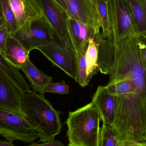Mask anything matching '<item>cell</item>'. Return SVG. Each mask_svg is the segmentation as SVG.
I'll use <instances>...</instances> for the list:
<instances>
[{
	"label": "cell",
	"mask_w": 146,
	"mask_h": 146,
	"mask_svg": "<svg viewBox=\"0 0 146 146\" xmlns=\"http://www.w3.org/2000/svg\"><path fill=\"white\" fill-rule=\"evenodd\" d=\"M20 69L25 75L33 92L44 95V88L48 84L52 82L53 78L40 71L32 62L29 58Z\"/></svg>",
	"instance_id": "14"
},
{
	"label": "cell",
	"mask_w": 146,
	"mask_h": 146,
	"mask_svg": "<svg viewBox=\"0 0 146 146\" xmlns=\"http://www.w3.org/2000/svg\"><path fill=\"white\" fill-rule=\"evenodd\" d=\"M122 146H146V142L126 141L121 143Z\"/></svg>",
	"instance_id": "27"
},
{
	"label": "cell",
	"mask_w": 146,
	"mask_h": 146,
	"mask_svg": "<svg viewBox=\"0 0 146 146\" xmlns=\"http://www.w3.org/2000/svg\"><path fill=\"white\" fill-rule=\"evenodd\" d=\"M55 1L58 3V4H59L68 13L67 7L66 4L65 0H55Z\"/></svg>",
	"instance_id": "28"
},
{
	"label": "cell",
	"mask_w": 146,
	"mask_h": 146,
	"mask_svg": "<svg viewBox=\"0 0 146 146\" xmlns=\"http://www.w3.org/2000/svg\"><path fill=\"white\" fill-rule=\"evenodd\" d=\"M27 146H64V145L61 141L54 140L50 142H43L42 144L33 142Z\"/></svg>",
	"instance_id": "26"
},
{
	"label": "cell",
	"mask_w": 146,
	"mask_h": 146,
	"mask_svg": "<svg viewBox=\"0 0 146 146\" xmlns=\"http://www.w3.org/2000/svg\"><path fill=\"white\" fill-rule=\"evenodd\" d=\"M0 74L12 82L22 95L31 90L24 76L20 72L19 69L9 62L1 51Z\"/></svg>",
	"instance_id": "15"
},
{
	"label": "cell",
	"mask_w": 146,
	"mask_h": 146,
	"mask_svg": "<svg viewBox=\"0 0 146 146\" xmlns=\"http://www.w3.org/2000/svg\"><path fill=\"white\" fill-rule=\"evenodd\" d=\"M7 24H6L5 19H4L3 17H1L0 18V28L5 26Z\"/></svg>",
	"instance_id": "30"
},
{
	"label": "cell",
	"mask_w": 146,
	"mask_h": 146,
	"mask_svg": "<svg viewBox=\"0 0 146 146\" xmlns=\"http://www.w3.org/2000/svg\"><path fill=\"white\" fill-rule=\"evenodd\" d=\"M20 26L26 22L43 15L37 0H9Z\"/></svg>",
	"instance_id": "13"
},
{
	"label": "cell",
	"mask_w": 146,
	"mask_h": 146,
	"mask_svg": "<svg viewBox=\"0 0 146 146\" xmlns=\"http://www.w3.org/2000/svg\"><path fill=\"white\" fill-rule=\"evenodd\" d=\"M10 34L7 25L0 28V51L3 54L8 38Z\"/></svg>",
	"instance_id": "24"
},
{
	"label": "cell",
	"mask_w": 146,
	"mask_h": 146,
	"mask_svg": "<svg viewBox=\"0 0 146 146\" xmlns=\"http://www.w3.org/2000/svg\"><path fill=\"white\" fill-rule=\"evenodd\" d=\"M11 35L27 52L54 42V33L44 15L26 22Z\"/></svg>",
	"instance_id": "5"
},
{
	"label": "cell",
	"mask_w": 146,
	"mask_h": 146,
	"mask_svg": "<svg viewBox=\"0 0 146 146\" xmlns=\"http://www.w3.org/2000/svg\"><path fill=\"white\" fill-rule=\"evenodd\" d=\"M127 1L130 7L140 36H146V0Z\"/></svg>",
	"instance_id": "17"
},
{
	"label": "cell",
	"mask_w": 146,
	"mask_h": 146,
	"mask_svg": "<svg viewBox=\"0 0 146 146\" xmlns=\"http://www.w3.org/2000/svg\"><path fill=\"white\" fill-rule=\"evenodd\" d=\"M68 31L76 56L82 53L88 45V40L93 38L97 42L103 38L101 33L79 21L68 17Z\"/></svg>",
	"instance_id": "10"
},
{
	"label": "cell",
	"mask_w": 146,
	"mask_h": 146,
	"mask_svg": "<svg viewBox=\"0 0 146 146\" xmlns=\"http://www.w3.org/2000/svg\"><path fill=\"white\" fill-rule=\"evenodd\" d=\"M99 54V43L95 39L90 38L86 52L87 74L90 82L92 78L99 72L98 64Z\"/></svg>",
	"instance_id": "18"
},
{
	"label": "cell",
	"mask_w": 146,
	"mask_h": 146,
	"mask_svg": "<svg viewBox=\"0 0 146 146\" xmlns=\"http://www.w3.org/2000/svg\"><path fill=\"white\" fill-rule=\"evenodd\" d=\"M3 15L6 22V25L10 33L18 30L20 27L9 0H0Z\"/></svg>",
	"instance_id": "20"
},
{
	"label": "cell",
	"mask_w": 146,
	"mask_h": 146,
	"mask_svg": "<svg viewBox=\"0 0 146 146\" xmlns=\"http://www.w3.org/2000/svg\"><path fill=\"white\" fill-rule=\"evenodd\" d=\"M139 37L111 42L101 65V74L110 76L106 87L115 96L112 127L121 143L146 142V63Z\"/></svg>",
	"instance_id": "1"
},
{
	"label": "cell",
	"mask_w": 146,
	"mask_h": 146,
	"mask_svg": "<svg viewBox=\"0 0 146 146\" xmlns=\"http://www.w3.org/2000/svg\"><path fill=\"white\" fill-rule=\"evenodd\" d=\"M100 146H122L117 133L112 126L102 125Z\"/></svg>",
	"instance_id": "21"
},
{
	"label": "cell",
	"mask_w": 146,
	"mask_h": 146,
	"mask_svg": "<svg viewBox=\"0 0 146 146\" xmlns=\"http://www.w3.org/2000/svg\"><path fill=\"white\" fill-rule=\"evenodd\" d=\"M110 36L113 42L131 37L139 36L130 7L127 0H107Z\"/></svg>",
	"instance_id": "4"
},
{
	"label": "cell",
	"mask_w": 146,
	"mask_h": 146,
	"mask_svg": "<svg viewBox=\"0 0 146 146\" xmlns=\"http://www.w3.org/2000/svg\"><path fill=\"white\" fill-rule=\"evenodd\" d=\"M138 44L141 54L146 63V36H140Z\"/></svg>",
	"instance_id": "25"
},
{
	"label": "cell",
	"mask_w": 146,
	"mask_h": 146,
	"mask_svg": "<svg viewBox=\"0 0 146 146\" xmlns=\"http://www.w3.org/2000/svg\"><path fill=\"white\" fill-rule=\"evenodd\" d=\"M3 54L9 62L19 69L29 58V53L11 34L8 38Z\"/></svg>",
	"instance_id": "16"
},
{
	"label": "cell",
	"mask_w": 146,
	"mask_h": 146,
	"mask_svg": "<svg viewBox=\"0 0 146 146\" xmlns=\"http://www.w3.org/2000/svg\"><path fill=\"white\" fill-rule=\"evenodd\" d=\"M0 146H15L12 141H0Z\"/></svg>",
	"instance_id": "29"
},
{
	"label": "cell",
	"mask_w": 146,
	"mask_h": 146,
	"mask_svg": "<svg viewBox=\"0 0 146 146\" xmlns=\"http://www.w3.org/2000/svg\"><path fill=\"white\" fill-rule=\"evenodd\" d=\"M92 103L98 110L103 125L113 126L115 118V96L106 86H99L92 98Z\"/></svg>",
	"instance_id": "11"
},
{
	"label": "cell",
	"mask_w": 146,
	"mask_h": 146,
	"mask_svg": "<svg viewBox=\"0 0 146 146\" xmlns=\"http://www.w3.org/2000/svg\"><path fill=\"white\" fill-rule=\"evenodd\" d=\"M101 121L99 111L92 102L69 112L66 121L68 146H100Z\"/></svg>",
	"instance_id": "3"
},
{
	"label": "cell",
	"mask_w": 146,
	"mask_h": 146,
	"mask_svg": "<svg viewBox=\"0 0 146 146\" xmlns=\"http://www.w3.org/2000/svg\"><path fill=\"white\" fill-rule=\"evenodd\" d=\"M21 106L26 117L37 133L39 142L55 140L60 133V115L44 95L30 90L21 97Z\"/></svg>",
	"instance_id": "2"
},
{
	"label": "cell",
	"mask_w": 146,
	"mask_h": 146,
	"mask_svg": "<svg viewBox=\"0 0 146 146\" xmlns=\"http://www.w3.org/2000/svg\"><path fill=\"white\" fill-rule=\"evenodd\" d=\"M3 17V15L1 7V5H0V18L1 17Z\"/></svg>",
	"instance_id": "31"
},
{
	"label": "cell",
	"mask_w": 146,
	"mask_h": 146,
	"mask_svg": "<svg viewBox=\"0 0 146 146\" xmlns=\"http://www.w3.org/2000/svg\"><path fill=\"white\" fill-rule=\"evenodd\" d=\"M22 95L12 82L0 74V109L25 117L21 106Z\"/></svg>",
	"instance_id": "12"
},
{
	"label": "cell",
	"mask_w": 146,
	"mask_h": 146,
	"mask_svg": "<svg viewBox=\"0 0 146 146\" xmlns=\"http://www.w3.org/2000/svg\"><path fill=\"white\" fill-rule=\"evenodd\" d=\"M0 135L7 141L32 143L38 138L34 128L25 117L0 109Z\"/></svg>",
	"instance_id": "6"
},
{
	"label": "cell",
	"mask_w": 146,
	"mask_h": 146,
	"mask_svg": "<svg viewBox=\"0 0 146 146\" xmlns=\"http://www.w3.org/2000/svg\"><path fill=\"white\" fill-rule=\"evenodd\" d=\"M67 7L68 14L101 33L100 21L94 0H65Z\"/></svg>",
	"instance_id": "9"
},
{
	"label": "cell",
	"mask_w": 146,
	"mask_h": 146,
	"mask_svg": "<svg viewBox=\"0 0 146 146\" xmlns=\"http://www.w3.org/2000/svg\"><path fill=\"white\" fill-rule=\"evenodd\" d=\"M107 1L94 0L99 17L101 36L105 39H108L110 36V27L108 21Z\"/></svg>",
	"instance_id": "19"
},
{
	"label": "cell",
	"mask_w": 146,
	"mask_h": 146,
	"mask_svg": "<svg viewBox=\"0 0 146 146\" xmlns=\"http://www.w3.org/2000/svg\"><path fill=\"white\" fill-rule=\"evenodd\" d=\"M37 1L56 36L62 44L74 51L68 31L67 13L55 0Z\"/></svg>",
	"instance_id": "7"
},
{
	"label": "cell",
	"mask_w": 146,
	"mask_h": 146,
	"mask_svg": "<svg viewBox=\"0 0 146 146\" xmlns=\"http://www.w3.org/2000/svg\"><path fill=\"white\" fill-rule=\"evenodd\" d=\"M87 46L81 54L76 56L77 60V68L76 77L75 80L82 87L86 86L90 82L88 79L86 62L85 56Z\"/></svg>",
	"instance_id": "22"
},
{
	"label": "cell",
	"mask_w": 146,
	"mask_h": 146,
	"mask_svg": "<svg viewBox=\"0 0 146 146\" xmlns=\"http://www.w3.org/2000/svg\"><path fill=\"white\" fill-rule=\"evenodd\" d=\"M70 86L66 84L65 81H62L56 83L48 84L43 89V93H53L60 94H68Z\"/></svg>",
	"instance_id": "23"
},
{
	"label": "cell",
	"mask_w": 146,
	"mask_h": 146,
	"mask_svg": "<svg viewBox=\"0 0 146 146\" xmlns=\"http://www.w3.org/2000/svg\"><path fill=\"white\" fill-rule=\"evenodd\" d=\"M49 60L75 80L77 60L74 52L55 40L52 44L38 48Z\"/></svg>",
	"instance_id": "8"
}]
</instances>
